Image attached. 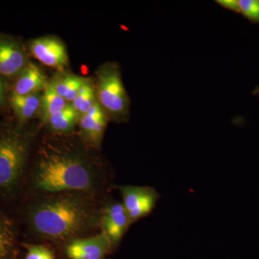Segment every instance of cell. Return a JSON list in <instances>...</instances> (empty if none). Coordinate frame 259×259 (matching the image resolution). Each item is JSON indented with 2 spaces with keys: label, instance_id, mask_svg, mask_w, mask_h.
Masks as SVG:
<instances>
[{
  "label": "cell",
  "instance_id": "cell-18",
  "mask_svg": "<svg viewBox=\"0 0 259 259\" xmlns=\"http://www.w3.org/2000/svg\"><path fill=\"white\" fill-rule=\"evenodd\" d=\"M239 13L247 18L259 23V1L257 0H238Z\"/></svg>",
  "mask_w": 259,
  "mask_h": 259
},
{
  "label": "cell",
  "instance_id": "cell-15",
  "mask_svg": "<svg viewBox=\"0 0 259 259\" xmlns=\"http://www.w3.org/2000/svg\"><path fill=\"white\" fill-rule=\"evenodd\" d=\"M79 117L74 111L71 104H68L66 107L51 117L47 125L51 132L56 135H70L74 131L75 126L78 123Z\"/></svg>",
  "mask_w": 259,
  "mask_h": 259
},
{
  "label": "cell",
  "instance_id": "cell-19",
  "mask_svg": "<svg viewBox=\"0 0 259 259\" xmlns=\"http://www.w3.org/2000/svg\"><path fill=\"white\" fill-rule=\"evenodd\" d=\"M25 259H55L52 252L42 245H32L28 247Z\"/></svg>",
  "mask_w": 259,
  "mask_h": 259
},
{
  "label": "cell",
  "instance_id": "cell-6",
  "mask_svg": "<svg viewBox=\"0 0 259 259\" xmlns=\"http://www.w3.org/2000/svg\"><path fill=\"white\" fill-rule=\"evenodd\" d=\"M32 55L46 66L62 71L68 64V54L64 44L56 37L35 39L30 44Z\"/></svg>",
  "mask_w": 259,
  "mask_h": 259
},
{
  "label": "cell",
  "instance_id": "cell-1",
  "mask_svg": "<svg viewBox=\"0 0 259 259\" xmlns=\"http://www.w3.org/2000/svg\"><path fill=\"white\" fill-rule=\"evenodd\" d=\"M93 147L84 141L66 138L44 139L30 175L32 190L44 194H93L100 190L106 178L103 163Z\"/></svg>",
  "mask_w": 259,
  "mask_h": 259
},
{
  "label": "cell",
  "instance_id": "cell-4",
  "mask_svg": "<svg viewBox=\"0 0 259 259\" xmlns=\"http://www.w3.org/2000/svg\"><path fill=\"white\" fill-rule=\"evenodd\" d=\"M97 101L108 118L117 122L128 119L130 100L122 83L120 67L115 62L102 65L97 71Z\"/></svg>",
  "mask_w": 259,
  "mask_h": 259
},
{
  "label": "cell",
  "instance_id": "cell-7",
  "mask_svg": "<svg viewBox=\"0 0 259 259\" xmlns=\"http://www.w3.org/2000/svg\"><path fill=\"white\" fill-rule=\"evenodd\" d=\"M131 223L128 214L122 203L109 202L101 211L100 226L112 245L120 241Z\"/></svg>",
  "mask_w": 259,
  "mask_h": 259
},
{
  "label": "cell",
  "instance_id": "cell-5",
  "mask_svg": "<svg viewBox=\"0 0 259 259\" xmlns=\"http://www.w3.org/2000/svg\"><path fill=\"white\" fill-rule=\"evenodd\" d=\"M122 204L131 223L147 215L154 208L159 195L154 189L148 187L119 186Z\"/></svg>",
  "mask_w": 259,
  "mask_h": 259
},
{
  "label": "cell",
  "instance_id": "cell-3",
  "mask_svg": "<svg viewBox=\"0 0 259 259\" xmlns=\"http://www.w3.org/2000/svg\"><path fill=\"white\" fill-rule=\"evenodd\" d=\"M33 134L21 124L0 127V197L10 198L20 190Z\"/></svg>",
  "mask_w": 259,
  "mask_h": 259
},
{
  "label": "cell",
  "instance_id": "cell-21",
  "mask_svg": "<svg viewBox=\"0 0 259 259\" xmlns=\"http://www.w3.org/2000/svg\"><path fill=\"white\" fill-rule=\"evenodd\" d=\"M6 101V85L3 79V76H0V108L4 106Z\"/></svg>",
  "mask_w": 259,
  "mask_h": 259
},
{
  "label": "cell",
  "instance_id": "cell-17",
  "mask_svg": "<svg viewBox=\"0 0 259 259\" xmlns=\"http://www.w3.org/2000/svg\"><path fill=\"white\" fill-rule=\"evenodd\" d=\"M97 102L96 90L91 83L87 81L74 101L71 102V105L79 118L85 115Z\"/></svg>",
  "mask_w": 259,
  "mask_h": 259
},
{
  "label": "cell",
  "instance_id": "cell-9",
  "mask_svg": "<svg viewBox=\"0 0 259 259\" xmlns=\"http://www.w3.org/2000/svg\"><path fill=\"white\" fill-rule=\"evenodd\" d=\"M28 64L26 53L20 44L0 37V76L17 77Z\"/></svg>",
  "mask_w": 259,
  "mask_h": 259
},
{
  "label": "cell",
  "instance_id": "cell-11",
  "mask_svg": "<svg viewBox=\"0 0 259 259\" xmlns=\"http://www.w3.org/2000/svg\"><path fill=\"white\" fill-rule=\"evenodd\" d=\"M47 77L36 65L29 63L17 76L13 89V95H32L44 90L48 84Z\"/></svg>",
  "mask_w": 259,
  "mask_h": 259
},
{
  "label": "cell",
  "instance_id": "cell-12",
  "mask_svg": "<svg viewBox=\"0 0 259 259\" xmlns=\"http://www.w3.org/2000/svg\"><path fill=\"white\" fill-rule=\"evenodd\" d=\"M41 95H15L10 96V104L20 124L23 125L40 113Z\"/></svg>",
  "mask_w": 259,
  "mask_h": 259
},
{
  "label": "cell",
  "instance_id": "cell-16",
  "mask_svg": "<svg viewBox=\"0 0 259 259\" xmlns=\"http://www.w3.org/2000/svg\"><path fill=\"white\" fill-rule=\"evenodd\" d=\"M15 231L9 218L0 210V259H7L14 248Z\"/></svg>",
  "mask_w": 259,
  "mask_h": 259
},
{
  "label": "cell",
  "instance_id": "cell-13",
  "mask_svg": "<svg viewBox=\"0 0 259 259\" xmlns=\"http://www.w3.org/2000/svg\"><path fill=\"white\" fill-rule=\"evenodd\" d=\"M87 81L81 76L68 74L56 76L51 80L50 83L65 101L71 104Z\"/></svg>",
  "mask_w": 259,
  "mask_h": 259
},
{
  "label": "cell",
  "instance_id": "cell-20",
  "mask_svg": "<svg viewBox=\"0 0 259 259\" xmlns=\"http://www.w3.org/2000/svg\"><path fill=\"white\" fill-rule=\"evenodd\" d=\"M218 3L226 9L240 13L238 0H219Z\"/></svg>",
  "mask_w": 259,
  "mask_h": 259
},
{
  "label": "cell",
  "instance_id": "cell-10",
  "mask_svg": "<svg viewBox=\"0 0 259 259\" xmlns=\"http://www.w3.org/2000/svg\"><path fill=\"white\" fill-rule=\"evenodd\" d=\"M107 118L108 117L98 102L85 115L79 117L78 124L83 141L94 148L99 147L106 128Z\"/></svg>",
  "mask_w": 259,
  "mask_h": 259
},
{
  "label": "cell",
  "instance_id": "cell-14",
  "mask_svg": "<svg viewBox=\"0 0 259 259\" xmlns=\"http://www.w3.org/2000/svg\"><path fill=\"white\" fill-rule=\"evenodd\" d=\"M67 105V102L56 93L50 82L48 83L41 95L39 113L40 120L47 125L51 117L62 111Z\"/></svg>",
  "mask_w": 259,
  "mask_h": 259
},
{
  "label": "cell",
  "instance_id": "cell-2",
  "mask_svg": "<svg viewBox=\"0 0 259 259\" xmlns=\"http://www.w3.org/2000/svg\"><path fill=\"white\" fill-rule=\"evenodd\" d=\"M101 211L93 194L64 192L47 194L29 207L27 221L37 236L51 241L76 239L100 226Z\"/></svg>",
  "mask_w": 259,
  "mask_h": 259
},
{
  "label": "cell",
  "instance_id": "cell-8",
  "mask_svg": "<svg viewBox=\"0 0 259 259\" xmlns=\"http://www.w3.org/2000/svg\"><path fill=\"white\" fill-rule=\"evenodd\" d=\"M111 242L105 232L87 238H76L66 246V254L71 259H102L110 247Z\"/></svg>",
  "mask_w": 259,
  "mask_h": 259
}]
</instances>
